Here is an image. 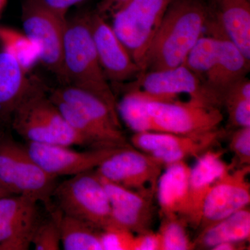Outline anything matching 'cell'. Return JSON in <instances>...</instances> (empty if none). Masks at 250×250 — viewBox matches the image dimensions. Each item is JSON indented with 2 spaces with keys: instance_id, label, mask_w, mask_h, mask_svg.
Listing matches in <instances>:
<instances>
[{
  "instance_id": "6da1fadb",
  "label": "cell",
  "mask_w": 250,
  "mask_h": 250,
  "mask_svg": "<svg viewBox=\"0 0 250 250\" xmlns=\"http://www.w3.org/2000/svg\"><path fill=\"white\" fill-rule=\"evenodd\" d=\"M211 16L207 0H172L145 54L142 72L183 65Z\"/></svg>"
},
{
  "instance_id": "7a4b0ae2",
  "label": "cell",
  "mask_w": 250,
  "mask_h": 250,
  "mask_svg": "<svg viewBox=\"0 0 250 250\" xmlns=\"http://www.w3.org/2000/svg\"><path fill=\"white\" fill-rule=\"evenodd\" d=\"M11 125L27 143L62 146H88L69 125L49 95V88L39 77L31 75L27 93L11 117Z\"/></svg>"
},
{
  "instance_id": "3957f363",
  "label": "cell",
  "mask_w": 250,
  "mask_h": 250,
  "mask_svg": "<svg viewBox=\"0 0 250 250\" xmlns=\"http://www.w3.org/2000/svg\"><path fill=\"white\" fill-rule=\"evenodd\" d=\"M63 82L96 95L113 109L117 100L104 73L94 45L89 13L67 20L64 36Z\"/></svg>"
},
{
  "instance_id": "277c9868",
  "label": "cell",
  "mask_w": 250,
  "mask_h": 250,
  "mask_svg": "<svg viewBox=\"0 0 250 250\" xmlns=\"http://www.w3.org/2000/svg\"><path fill=\"white\" fill-rule=\"evenodd\" d=\"M172 0H101L95 11L111 25L141 69L143 58Z\"/></svg>"
},
{
  "instance_id": "5b68a950",
  "label": "cell",
  "mask_w": 250,
  "mask_h": 250,
  "mask_svg": "<svg viewBox=\"0 0 250 250\" xmlns=\"http://www.w3.org/2000/svg\"><path fill=\"white\" fill-rule=\"evenodd\" d=\"M0 182L12 195L31 197L48 210L53 207L57 177L47 173L26 147L4 133H0Z\"/></svg>"
},
{
  "instance_id": "8992f818",
  "label": "cell",
  "mask_w": 250,
  "mask_h": 250,
  "mask_svg": "<svg viewBox=\"0 0 250 250\" xmlns=\"http://www.w3.org/2000/svg\"><path fill=\"white\" fill-rule=\"evenodd\" d=\"M52 199L62 214L80 219L100 229L111 223V205L95 170L72 176L57 184Z\"/></svg>"
},
{
  "instance_id": "52a82bcc",
  "label": "cell",
  "mask_w": 250,
  "mask_h": 250,
  "mask_svg": "<svg viewBox=\"0 0 250 250\" xmlns=\"http://www.w3.org/2000/svg\"><path fill=\"white\" fill-rule=\"evenodd\" d=\"M21 18L24 34L39 48V62L62 84L66 15L47 7L38 0H26Z\"/></svg>"
},
{
  "instance_id": "ba28073f",
  "label": "cell",
  "mask_w": 250,
  "mask_h": 250,
  "mask_svg": "<svg viewBox=\"0 0 250 250\" xmlns=\"http://www.w3.org/2000/svg\"><path fill=\"white\" fill-rule=\"evenodd\" d=\"M147 109L154 131L197 136L217 131L224 119L221 108L189 99L187 101H152Z\"/></svg>"
},
{
  "instance_id": "9c48e42d",
  "label": "cell",
  "mask_w": 250,
  "mask_h": 250,
  "mask_svg": "<svg viewBox=\"0 0 250 250\" xmlns=\"http://www.w3.org/2000/svg\"><path fill=\"white\" fill-rule=\"evenodd\" d=\"M164 166L146 153L119 148L95 169L100 177L154 198Z\"/></svg>"
},
{
  "instance_id": "30bf717a",
  "label": "cell",
  "mask_w": 250,
  "mask_h": 250,
  "mask_svg": "<svg viewBox=\"0 0 250 250\" xmlns=\"http://www.w3.org/2000/svg\"><path fill=\"white\" fill-rule=\"evenodd\" d=\"M139 90L152 101H173L186 94L190 99L220 107L205 85L185 65L155 71L143 72L136 80L117 85Z\"/></svg>"
},
{
  "instance_id": "8fae6325",
  "label": "cell",
  "mask_w": 250,
  "mask_h": 250,
  "mask_svg": "<svg viewBox=\"0 0 250 250\" xmlns=\"http://www.w3.org/2000/svg\"><path fill=\"white\" fill-rule=\"evenodd\" d=\"M223 135L220 129L197 136L146 131L134 133L131 143L135 149L149 154L166 167L187 158L199 157L212 149Z\"/></svg>"
},
{
  "instance_id": "7c38bea8",
  "label": "cell",
  "mask_w": 250,
  "mask_h": 250,
  "mask_svg": "<svg viewBox=\"0 0 250 250\" xmlns=\"http://www.w3.org/2000/svg\"><path fill=\"white\" fill-rule=\"evenodd\" d=\"M89 22L99 62L108 82L120 85L136 80L142 70L107 21L94 10Z\"/></svg>"
},
{
  "instance_id": "4fadbf2b",
  "label": "cell",
  "mask_w": 250,
  "mask_h": 250,
  "mask_svg": "<svg viewBox=\"0 0 250 250\" xmlns=\"http://www.w3.org/2000/svg\"><path fill=\"white\" fill-rule=\"evenodd\" d=\"M250 166L235 167L217 180L207 194L202 207L200 231L229 215L249 207Z\"/></svg>"
},
{
  "instance_id": "5bb4252c",
  "label": "cell",
  "mask_w": 250,
  "mask_h": 250,
  "mask_svg": "<svg viewBox=\"0 0 250 250\" xmlns=\"http://www.w3.org/2000/svg\"><path fill=\"white\" fill-rule=\"evenodd\" d=\"M37 200L23 195L0 197V250H27L41 219Z\"/></svg>"
},
{
  "instance_id": "9a60e30c",
  "label": "cell",
  "mask_w": 250,
  "mask_h": 250,
  "mask_svg": "<svg viewBox=\"0 0 250 250\" xmlns=\"http://www.w3.org/2000/svg\"><path fill=\"white\" fill-rule=\"evenodd\" d=\"M28 152L45 171L54 177L74 176L94 170L119 148H93L88 151L75 150L62 145L27 143Z\"/></svg>"
},
{
  "instance_id": "2e32d148",
  "label": "cell",
  "mask_w": 250,
  "mask_h": 250,
  "mask_svg": "<svg viewBox=\"0 0 250 250\" xmlns=\"http://www.w3.org/2000/svg\"><path fill=\"white\" fill-rule=\"evenodd\" d=\"M223 154V150L210 149L197 157L195 165L190 167L186 222L194 229H198L204 202L213 184L224 174L237 167L234 161L231 164L225 162Z\"/></svg>"
},
{
  "instance_id": "e0dca14e",
  "label": "cell",
  "mask_w": 250,
  "mask_h": 250,
  "mask_svg": "<svg viewBox=\"0 0 250 250\" xmlns=\"http://www.w3.org/2000/svg\"><path fill=\"white\" fill-rule=\"evenodd\" d=\"M212 36L218 37V54L203 84L219 106L223 107L224 95L238 81L247 77L250 61L225 34L216 33Z\"/></svg>"
},
{
  "instance_id": "ac0fdd59",
  "label": "cell",
  "mask_w": 250,
  "mask_h": 250,
  "mask_svg": "<svg viewBox=\"0 0 250 250\" xmlns=\"http://www.w3.org/2000/svg\"><path fill=\"white\" fill-rule=\"evenodd\" d=\"M100 177L111 205V223L133 233H140L149 230L154 215L152 197Z\"/></svg>"
},
{
  "instance_id": "d6986e66",
  "label": "cell",
  "mask_w": 250,
  "mask_h": 250,
  "mask_svg": "<svg viewBox=\"0 0 250 250\" xmlns=\"http://www.w3.org/2000/svg\"><path fill=\"white\" fill-rule=\"evenodd\" d=\"M164 168L158 181L156 192L161 217L175 215L186 221L190 167L185 161H182Z\"/></svg>"
},
{
  "instance_id": "ffe728a7",
  "label": "cell",
  "mask_w": 250,
  "mask_h": 250,
  "mask_svg": "<svg viewBox=\"0 0 250 250\" xmlns=\"http://www.w3.org/2000/svg\"><path fill=\"white\" fill-rule=\"evenodd\" d=\"M225 36L250 61V0H207Z\"/></svg>"
},
{
  "instance_id": "44dd1931",
  "label": "cell",
  "mask_w": 250,
  "mask_h": 250,
  "mask_svg": "<svg viewBox=\"0 0 250 250\" xmlns=\"http://www.w3.org/2000/svg\"><path fill=\"white\" fill-rule=\"evenodd\" d=\"M49 95L51 98L62 100L75 106L113 134L124 135L122 131L118 112L96 95L67 84H61L53 89L49 88Z\"/></svg>"
},
{
  "instance_id": "7402d4cb",
  "label": "cell",
  "mask_w": 250,
  "mask_h": 250,
  "mask_svg": "<svg viewBox=\"0 0 250 250\" xmlns=\"http://www.w3.org/2000/svg\"><path fill=\"white\" fill-rule=\"evenodd\" d=\"M11 55L0 51V123L11 121L31 83V75Z\"/></svg>"
},
{
  "instance_id": "603a6c76",
  "label": "cell",
  "mask_w": 250,
  "mask_h": 250,
  "mask_svg": "<svg viewBox=\"0 0 250 250\" xmlns=\"http://www.w3.org/2000/svg\"><path fill=\"white\" fill-rule=\"evenodd\" d=\"M250 210L247 207L200 231L193 242L195 248L212 250L221 243L250 242Z\"/></svg>"
},
{
  "instance_id": "cb8c5ba5",
  "label": "cell",
  "mask_w": 250,
  "mask_h": 250,
  "mask_svg": "<svg viewBox=\"0 0 250 250\" xmlns=\"http://www.w3.org/2000/svg\"><path fill=\"white\" fill-rule=\"evenodd\" d=\"M61 243L65 250H103L102 229L80 220L62 214L59 218Z\"/></svg>"
},
{
  "instance_id": "d4e9b609",
  "label": "cell",
  "mask_w": 250,
  "mask_h": 250,
  "mask_svg": "<svg viewBox=\"0 0 250 250\" xmlns=\"http://www.w3.org/2000/svg\"><path fill=\"white\" fill-rule=\"evenodd\" d=\"M123 90V97L116 104L119 118L134 133L154 131L147 109V103L150 99L139 90L126 88Z\"/></svg>"
},
{
  "instance_id": "484cf974",
  "label": "cell",
  "mask_w": 250,
  "mask_h": 250,
  "mask_svg": "<svg viewBox=\"0 0 250 250\" xmlns=\"http://www.w3.org/2000/svg\"><path fill=\"white\" fill-rule=\"evenodd\" d=\"M0 45L26 72L39 62V48L24 32L0 26Z\"/></svg>"
},
{
  "instance_id": "4316f807",
  "label": "cell",
  "mask_w": 250,
  "mask_h": 250,
  "mask_svg": "<svg viewBox=\"0 0 250 250\" xmlns=\"http://www.w3.org/2000/svg\"><path fill=\"white\" fill-rule=\"evenodd\" d=\"M223 106L228 112L230 127H250V81L248 77L238 81L227 91Z\"/></svg>"
},
{
  "instance_id": "83f0119b",
  "label": "cell",
  "mask_w": 250,
  "mask_h": 250,
  "mask_svg": "<svg viewBox=\"0 0 250 250\" xmlns=\"http://www.w3.org/2000/svg\"><path fill=\"white\" fill-rule=\"evenodd\" d=\"M218 49V36L202 35L188 54L183 65L203 83L216 58Z\"/></svg>"
},
{
  "instance_id": "f1b7e54d",
  "label": "cell",
  "mask_w": 250,
  "mask_h": 250,
  "mask_svg": "<svg viewBox=\"0 0 250 250\" xmlns=\"http://www.w3.org/2000/svg\"><path fill=\"white\" fill-rule=\"evenodd\" d=\"M188 224L175 215L163 216L159 233L161 250H190L195 249L187 231Z\"/></svg>"
},
{
  "instance_id": "f546056e",
  "label": "cell",
  "mask_w": 250,
  "mask_h": 250,
  "mask_svg": "<svg viewBox=\"0 0 250 250\" xmlns=\"http://www.w3.org/2000/svg\"><path fill=\"white\" fill-rule=\"evenodd\" d=\"M49 210L50 215L45 220H41L33 238L31 246L33 245L36 250H60L61 211L54 206Z\"/></svg>"
},
{
  "instance_id": "4dcf8cb0",
  "label": "cell",
  "mask_w": 250,
  "mask_h": 250,
  "mask_svg": "<svg viewBox=\"0 0 250 250\" xmlns=\"http://www.w3.org/2000/svg\"><path fill=\"white\" fill-rule=\"evenodd\" d=\"M134 238V233L113 223L101 231L103 250H133Z\"/></svg>"
},
{
  "instance_id": "1f68e13d",
  "label": "cell",
  "mask_w": 250,
  "mask_h": 250,
  "mask_svg": "<svg viewBox=\"0 0 250 250\" xmlns=\"http://www.w3.org/2000/svg\"><path fill=\"white\" fill-rule=\"evenodd\" d=\"M236 167L250 166V127L235 129L229 140Z\"/></svg>"
},
{
  "instance_id": "d6a6232c",
  "label": "cell",
  "mask_w": 250,
  "mask_h": 250,
  "mask_svg": "<svg viewBox=\"0 0 250 250\" xmlns=\"http://www.w3.org/2000/svg\"><path fill=\"white\" fill-rule=\"evenodd\" d=\"M133 250H161L159 233L149 229L135 235Z\"/></svg>"
},
{
  "instance_id": "836d02e7",
  "label": "cell",
  "mask_w": 250,
  "mask_h": 250,
  "mask_svg": "<svg viewBox=\"0 0 250 250\" xmlns=\"http://www.w3.org/2000/svg\"><path fill=\"white\" fill-rule=\"evenodd\" d=\"M47 7L66 15L67 10L74 5L80 4L85 0H38Z\"/></svg>"
},
{
  "instance_id": "e575fe53",
  "label": "cell",
  "mask_w": 250,
  "mask_h": 250,
  "mask_svg": "<svg viewBox=\"0 0 250 250\" xmlns=\"http://www.w3.org/2000/svg\"><path fill=\"white\" fill-rule=\"evenodd\" d=\"M247 243L249 242H225L216 245L213 250H238L247 249Z\"/></svg>"
},
{
  "instance_id": "d590c367",
  "label": "cell",
  "mask_w": 250,
  "mask_h": 250,
  "mask_svg": "<svg viewBox=\"0 0 250 250\" xmlns=\"http://www.w3.org/2000/svg\"><path fill=\"white\" fill-rule=\"evenodd\" d=\"M12 195L10 193L6 188H5L4 186L0 182V197L6 196V195Z\"/></svg>"
},
{
  "instance_id": "8d00e7d4",
  "label": "cell",
  "mask_w": 250,
  "mask_h": 250,
  "mask_svg": "<svg viewBox=\"0 0 250 250\" xmlns=\"http://www.w3.org/2000/svg\"><path fill=\"white\" fill-rule=\"evenodd\" d=\"M7 0H0V14L1 11L4 9L5 6H6Z\"/></svg>"
}]
</instances>
